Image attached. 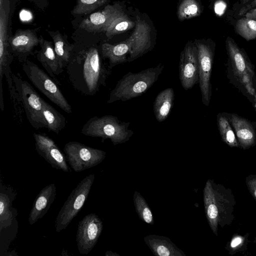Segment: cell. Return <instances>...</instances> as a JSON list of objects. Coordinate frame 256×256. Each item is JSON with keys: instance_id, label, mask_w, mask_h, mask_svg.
<instances>
[{"instance_id": "cell-35", "label": "cell", "mask_w": 256, "mask_h": 256, "mask_svg": "<svg viewBox=\"0 0 256 256\" xmlns=\"http://www.w3.org/2000/svg\"><path fill=\"white\" fill-rule=\"evenodd\" d=\"M244 16L246 18L256 20V7L247 11Z\"/></svg>"}, {"instance_id": "cell-39", "label": "cell", "mask_w": 256, "mask_h": 256, "mask_svg": "<svg viewBox=\"0 0 256 256\" xmlns=\"http://www.w3.org/2000/svg\"><path fill=\"white\" fill-rule=\"evenodd\" d=\"M250 0H241L242 4V5H244L245 4L247 3L248 2H249Z\"/></svg>"}, {"instance_id": "cell-24", "label": "cell", "mask_w": 256, "mask_h": 256, "mask_svg": "<svg viewBox=\"0 0 256 256\" xmlns=\"http://www.w3.org/2000/svg\"><path fill=\"white\" fill-rule=\"evenodd\" d=\"M204 7L200 0H179L176 15L180 22L200 16Z\"/></svg>"}, {"instance_id": "cell-13", "label": "cell", "mask_w": 256, "mask_h": 256, "mask_svg": "<svg viewBox=\"0 0 256 256\" xmlns=\"http://www.w3.org/2000/svg\"><path fill=\"white\" fill-rule=\"evenodd\" d=\"M103 229V224L95 214L86 216L79 222L76 234V242L79 252L88 254L96 244Z\"/></svg>"}, {"instance_id": "cell-12", "label": "cell", "mask_w": 256, "mask_h": 256, "mask_svg": "<svg viewBox=\"0 0 256 256\" xmlns=\"http://www.w3.org/2000/svg\"><path fill=\"white\" fill-rule=\"evenodd\" d=\"M179 78L186 90L192 88L199 82L198 51L194 41L188 40L180 56Z\"/></svg>"}, {"instance_id": "cell-15", "label": "cell", "mask_w": 256, "mask_h": 256, "mask_svg": "<svg viewBox=\"0 0 256 256\" xmlns=\"http://www.w3.org/2000/svg\"><path fill=\"white\" fill-rule=\"evenodd\" d=\"M40 38L32 30H20L8 40L10 50L22 63L26 62L27 56L34 48L38 45Z\"/></svg>"}, {"instance_id": "cell-19", "label": "cell", "mask_w": 256, "mask_h": 256, "mask_svg": "<svg viewBox=\"0 0 256 256\" xmlns=\"http://www.w3.org/2000/svg\"><path fill=\"white\" fill-rule=\"evenodd\" d=\"M132 44V38L130 36L118 44L104 43L101 45L102 56L104 59H108V66L110 69L116 65L128 62Z\"/></svg>"}, {"instance_id": "cell-36", "label": "cell", "mask_w": 256, "mask_h": 256, "mask_svg": "<svg viewBox=\"0 0 256 256\" xmlns=\"http://www.w3.org/2000/svg\"><path fill=\"white\" fill-rule=\"evenodd\" d=\"M242 240L239 237L234 238L230 243V246L232 248H234L240 245L242 242Z\"/></svg>"}, {"instance_id": "cell-11", "label": "cell", "mask_w": 256, "mask_h": 256, "mask_svg": "<svg viewBox=\"0 0 256 256\" xmlns=\"http://www.w3.org/2000/svg\"><path fill=\"white\" fill-rule=\"evenodd\" d=\"M67 161L76 172H81L101 163L106 152L78 142H70L64 148Z\"/></svg>"}, {"instance_id": "cell-6", "label": "cell", "mask_w": 256, "mask_h": 256, "mask_svg": "<svg viewBox=\"0 0 256 256\" xmlns=\"http://www.w3.org/2000/svg\"><path fill=\"white\" fill-rule=\"evenodd\" d=\"M22 68L29 80L38 90L66 112H72L70 104L58 85L59 82L28 60L22 63Z\"/></svg>"}, {"instance_id": "cell-32", "label": "cell", "mask_w": 256, "mask_h": 256, "mask_svg": "<svg viewBox=\"0 0 256 256\" xmlns=\"http://www.w3.org/2000/svg\"><path fill=\"white\" fill-rule=\"evenodd\" d=\"M36 150L40 155L46 150L57 146L54 141L48 136L41 134L34 133Z\"/></svg>"}, {"instance_id": "cell-2", "label": "cell", "mask_w": 256, "mask_h": 256, "mask_svg": "<svg viewBox=\"0 0 256 256\" xmlns=\"http://www.w3.org/2000/svg\"><path fill=\"white\" fill-rule=\"evenodd\" d=\"M206 216L212 232L218 236V228L230 224L233 220L236 202L232 192L214 180H208L204 190Z\"/></svg>"}, {"instance_id": "cell-9", "label": "cell", "mask_w": 256, "mask_h": 256, "mask_svg": "<svg viewBox=\"0 0 256 256\" xmlns=\"http://www.w3.org/2000/svg\"><path fill=\"white\" fill-rule=\"evenodd\" d=\"M132 34V50L128 62H132L152 50L156 44V31L150 17L146 13L138 14Z\"/></svg>"}, {"instance_id": "cell-8", "label": "cell", "mask_w": 256, "mask_h": 256, "mask_svg": "<svg viewBox=\"0 0 256 256\" xmlns=\"http://www.w3.org/2000/svg\"><path fill=\"white\" fill-rule=\"evenodd\" d=\"M94 179L93 174L86 176L72 191L56 218V232L66 229L80 212L88 198Z\"/></svg>"}, {"instance_id": "cell-7", "label": "cell", "mask_w": 256, "mask_h": 256, "mask_svg": "<svg viewBox=\"0 0 256 256\" xmlns=\"http://www.w3.org/2000/svg\"><path fill=\"white\" fill-rule=\"evenodd\" d=\"M12 80L16 92V100L22 104L26 118L36 129L47 128L43 115L44 100L27 81L14 74Z\"/></svg>"}, {"instance_id": "cell-41", "label": "cell", "mask_w": 256, "mask_h": 256, "mask_svg": "<svg viewBox=\"0 0 256 256\" xmlns=\"http://www.w3.org/2000/svg\"></svg>"}, {"instance_id": "cell-10", "label": "cell", "mask_w": 256, "mask_h": 256, "mask_svg": "<svg viewBox=\"0 0 256 256\" xmlns=\"http://www.w3.org/2000/svg\"><path fill=\"white\" fill-rule=\"evenodd\" d=\"M198 51L199 64V86L202 100L208 106L212 97L210 82L216 44L210 39H195L194 40Z\"/></svg>"}, {"instance_id": "cell-40", "label": "cell", "mask_w": 256, "mask_h": 256, "mask_svg": "<svg viewBox=\"0 0 256 256\" xmlns=\"http://www.w3.org/2000/svg\"><path fill=\"white\" fill-rule=\"evenodd\" d=\"M253 102L254 103V106L256 108V94H255V96H254V100Z\"/></svg>"}, {"instance_id": "cell-34", "label": "cell", "mask_w": 256, "mask_h": 256, "mask_svg": "<svg viewBox=\"0 0 256 256\" xmlns=\"http://www.w3.org/2000/svg\"><path fill=\"white\" fill-rule=\"evenodd\" d=\"M256 7V0H250L243 5L239 11L238 15L243 16L248 10Z\"/></svg>"}, {"instance_id": "cell-3", "label": "cell", "mask_w": 256, "mask_h": 256, "mask_svg": "<svg viewBox=\"0 0 256 256\" xmlns=\"http://www.w3.org/2000/svg\"><path fill=\"white\" fill-rule=\"evenodd\" d=\"M226 46L228 56V72L232 82L244 94L252 97L256 94V77L254 66L244 50L240 48L234 40L228 36Z\"/></svg>"}, {"instance_id": "cell-27", "label": "cell", "mask_w": 256, "mask_h": 256, "mask_svg": "<svg viewBox=\"0 0 256 256\" xmlns=\"http://www.w3.org/2000/svg\"><path fill=\"white\" fill-rule=\"evenodd\" d=\"M135 25V19L132 20L125 13L113 21L106 32V35L108 38L110 39L116 35L134 28Z\"/></svg>"}, {"instance_id": "cell-18", "label": "cell", "mask_w": 256, "mask_h": 256, "mask_svg": "<svg viewBox=\"0 0 256 256\" xmlns=\"http://www.w3.org/2000/svg\"><path fill=\"white\" fill-rule=\"evenodd\" d=\"M40 49L38 51L36 58L47 73L58 82L56 76L62 74L64 70L55 52L54 46L51 42L40 38Z\"/></svg>"}, {"instance_id": "cell-22", "label": "cell", "mask_w": 256, "mask_h": 256, "mask_svg": "<svg viewBox=\"0 0 256 256\" xmlns=\"http://www.w3.org/2000/svg\"><path fill=\"white\" fill-rule=\"evenodd\" d=\"M174 100V90L168 88L158 94L154 102V112L157 121L165 120L170 112Z\"/></svg>"}, {"instance_id": "cell-5", "label": "cell", "mask_w": 256, "mask_h": 256, "mask_svg": "<svg viewBox=\"0 0 256 256\" xmlns=\"http://www.w3.org/2000/svg\"><path fill=\"white\" fill-rule=\"evenodd\" d=\"M130 122L120 120L116 116L106 115L91 118L83 126L81 132L84 136L110 139L114 145L128 142L134 134L129 129Z\"/></svg>"}, {"instance_id": "cell-31", "label": "cell", "mask_w": 256, "mask_h": 256, "mask_svg": "<svg viewBox=\"0 0 256 256\" xmlns=\"http://www.w3.org/2000/svg\"><path fill=\"white\" fill-rule=\"evenodd\" d=\"M110 0H77L72 14H86L108 3Z\"/></svg>"}, {"instance_id": "cell-1", "label": "cell", "mask_w": 256, "mask_h": 256, "mask_svg": "<svg viewBox=\"0 0 256 256\" xmlns=\"http://www.w3.org/2000/svg\"><path fill=\"white\" fill-rule=\"evenodd\" d=\"M104 60L96 46L76 53L66 68L73 88L82 94L92 96L105 86L112 69Z\"/></svg>"}, {"instance_id": "cell-37", "label": "cell", "mask_w": 256, "mask_h": 256, "mask_svg": "<svg viewBox=\"0 0 256 256\" xmlns=\"http://www.w3.org/2000/svg\"><path fill=\"white\" fill-rule=\"evenodd\" d=\"M20 15L24 16L20 17L22 20L28 21L32 18V16H31V14L26 10L22 11Z\"/></svg>"}, {"instance_id": "cell-4", "label": "cell", "mask_w": 256, "mask_h": 256, "mask_svg": "<svg viewBox=\"0 0 256 256\" xmlns=\"http://www.w3.org/2000/svg\"><path fill=\"white\" fill-rule=\"evenodd\" d=\"M164 68V64L160 63L137 73L128 72L110 92L107 103L125 102L142 95L158 80Z\"/></svg>"}, {"instance_id": "cell-23", "label": "cell", "mask_w": 256, "mask_h": 256, "mask_svg": "<svg viewBox=\"0 0 256 256\" xmlns=\"http://www.w3.org/2000/svg\"><path fill=\"white\" fill-rule=\"evenodd\" d=\"M48 33L52 38L55 52L62 67L65 68L76 53L74 46L60 32L48 31Z\"/></svg>"}, {"instance_id": "cell-29", "label": "cell", "mask_w": 256, "mask_h": 256, "mask_svg": "<svg viewBox=\"0 0 256 256\" xmlns=\"http://www.w3.org/2000/svg\"><path fill=\"white\" fill-rule=\"evenodd\" d=\"M236 32L246 40L256 38V20L244 16L235 25Z\"/></svg>"}, {"instance_id": "cell-20", "label": "cell", "mask_w": 256, "mask_h": 256, "mask_svg": "<svg viewBox=\"0 0 256 256\" xmlns=\"http://www.w3.org/2000/svg\"><path fill=\"white\" fill-rule=\"evenodd\" d=\"M56 195V186L54 183L44 187L34 200L28 219L30 225L34 224L48 212L54 202Z\"/></svg>"}, {"instance_id": "cell-21", "label": "cell", "mask_w": 256, "mask_h": 256, "mask_svg": "<svg viewBox=\"0 0 256 256\" xmlns=\"http://www.w3.org/2000/svg\"><path fill=\"white\" fill-rule=\"evenodd\" d=\"M144 240L155 256H186L184 252L167 237L150 234L144 236Z\"/></svg>"}, {"instance_id": "cell-14", "label": "cell", "mask_w": 256, "mask_h": 256, "mask_svg": "<svg viewBox=\"0 0 256 256\" xmlns=\"http://www.w3.org/2000/svg\"><path fill=\"white\" fill-rule=\"evenodd\" d=\"M125 13L120 4H108L102 10L92 13L84 19L79 28L92 33L106 32L113 21Z\"/></svg>"}, {"instance_id": "cell-30", "label": "cell", "mask_w": 256, "mask_h": 256, "mask_svg": "<svg viewBox=\"0 0 256 256\" xmlns=\"http://www.w3.org/2000/svg\"><path fill=\"white\" fill-rule=\"evenodd\" d=\"M136 212L140 218L144 222L153 224L154 218L152 210L144 198L136 191L133 196Z\"/></svg>"}, {"instance_id": "cell-33", "label": "cell", "mask_w": 256, "mask_h": 256, "mask_svg": "<svg viewBox=\"0 0 256 256\" xmlns=\"http://www.w3.org/2000/svg\"><path fill=\"white\" fill-rule=\"evenodd\" d=\"M246 184L248 190L256 201V175H250L247 176Z\"/></svg>"}, {"instance_id": "cell-26", "label": "cell", "mask_w": 256, "mask_h": 256, "mask_svg": "<svg viewBox=\"0 0 256 256\" xmlns=\"http://www.w3.org/2000/svg\"><path fill=\"white\" fill-rule=\"evenodd\" d=\"M40 156L53 168L60 170L65 172H70L66 162V156L58 146L46 150Z\"/></svg>"}, {"instance_id": "cell-17", "label": "cell", "mask_w": 256, "mask_h": 256, "mask_svg": "<svg viewBox=\"0 0 256 256\" xmlns=\"http://www.w3.org/2000/svg\"><path fill=\"white\" fill-rule=\"evenodd\" d=\"M16 195V192L10 186L0 183V230L18 224L17 210L12 202Z\"/></svg>"}, {"instance_id": "cell-16", "label": "cell", "mask_w": 256, "mask_h": 256, "mask_svg": "<svg viewBox=\"0 0 256 256\" xmlns=\"http://www.w3.org/2000/svg\"><path fill=\"white\" fill-rule=\"evenodd\" d=\"M234 128L239 146L247 149L256 144V127L247 119L234 114L224 113Z\"/></svg>"}, {"instance_id": "cell-25", "label": "cell", "mask_w": 256, "mask_h": 256, "mask_svg": "<svg viewBox=\"0 0 256 256\" xmlns=\"http://www.w3.org/2000/svg\"><path fill=\"white\" fill-rule=\"evenodd\" d=\"M43 104V115L47 124L46 128L58 134L66 126L64 116L45 100Z\"/></svg>"}, {"instance_id": "cell-38", "label": "cell", "mask_w": 256, "mask_h": 256, "mask_svg": "<svg viewBox=\"0 0 256 256\" xmlns=\"http://www.w3.org/2000/svg\"><path fill=\"white\" fill-rule=\"evenodd\" d=\"M114 254H114L112 252H106V256H110V255H114Z\"/></svg>"}, {"instance_id": "cell-28", "label": "cell", "mask_w": 256, "mask_h": 256, "mask_svg": "<svg viewBox=\"0 0 256 256\" xmlns=\"http://www.w3.org/2000/svg\"><path fill=\"white\" fill-rule=\"evenodd\" d=\"M217 123L222 140L230 147H238L239 144L234 132L230 122L223 114H218Z\"/></svg>"}]
</instances>
